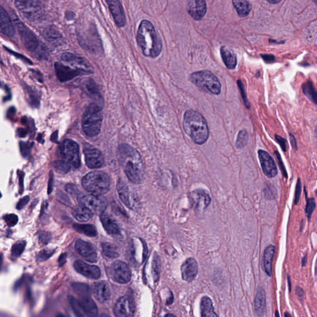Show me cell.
<instances>
[{"label": "cell", "mask_w": 317, "mask_h": 317, "mask_svg": "<svg viewBox=\"0 0 317 317\" xmlns=\"http://www.w3.org/2000/svg\"><path fill=\"white\" fill-rule=\"evenodd\" d=\"M118 158L128 178L133 183H141L144 179V166L139 152L130 145L120 144Z\"/></svg>", "instance_id": "1"}, {"label": "cell", "mask_w": 317, "mask_h": 317, "mask_svg": "<svg viewBox=\"0 0 317 317\" xmlns=\"http://www.w3.org/2000/svg\"><path fill=\"white\" fill-rule=\"evenodd\" d=\"M137 42L144 56L156 58L161 54L163 43L153 24L143 20L140 24L137 33Z\"/></svg>", "instance_id": "2"}, {"label": "cell", "mask_w": 317, "mask_h": 317, "mask_svg": "<svg viewBox=\"0 0 317 317\" xmlns=\"http://www.w3.org/2000/svg\"><path fill=\"white\" fill-rule=\"evenodd\" d=\"M183 128L186 134L196 144H204L209 137V128L207 121L197 111L189 110L185 113Z\"/></svg>", "instance_id": "3"}, {"label": "cell", "mask_w": 317, "mask_h": 317, "mask_svg": "<svg viewBox=\"0 0 317 317\" xmlns=\"http://www.w3.org/2000/svg\"><path fill=\"white\" fill-rule=\"evenodd\" d=\"M14 22L20 35L22 42L26 48L38 59H47L48 56L47 48L38 39L37 36L27 26L19 21L18 19H16Z\"/></svg>", "instance_id": "4"}, {"label": "cell", "mask_w": 317, "mask_h": 317, "mask_svg": "<svg viewBox=\"0 0 317 317\" xmlns=\"http://www.w3.org/2000/svg\"><path fill=\"white\" fill-rule=\"evenodd\" d=\"M82 185L87 192L95 195L106 194L110 189V179L103 171H94L87 174L82 180Z\"/></svg>", "instance_id": "5"}, {"label": "cell", "mask_w": 317, "mask_h": 317, "mask_svg": "<svg viewBox=\"0 0 317 317\" xmlns=\"http://www.w3.org/2000/svg\"><path fill=\"white\" fill-rule=\"evenodd\" d=\"M103 113L99 104H91L87 108L82 119V128L89 137H95L101 132Z\"/></svg>", "instance_id": "6"}, {"label": "cell", "mask_w": 317, "mask_h": 317, "mask_svg": "<svg viewBox=\"0 0 317 317\" xmlns=\"http://www.w3.org/2000/svg\"><path fill=\"white\" fill-rule=\"evenodd\" d=\"M190 80L206 93L214 95H218L221 93V84L212 72L203 70L193 72L191 74Z\"/></svg>", "instance_id": "7"}, {"label": "cell", "mask_w": 317, "mask_h": 317, "mask_svg": "<svg viewBox=\"0 0 317 317\" xmlns=\"http://www.w3.org/2000/svg\"><path fill=\"white\" fill-rule=\"evenodd\" d=\"M77 37L82 47L92 54H98L103 51L100 37L94 24L79 29Z\"/></svg>", "instance_id": "8"}, {"label": "cell", "mask_w": 317, "mask_h": 317, "mask_svg": "<svg viewBox=\"0 0 317 317\" xmlns=\"http://www.w3.org/2000/svg\"><path fill=\"white\" fill-rule=\"evenodd\" d=\"M16 8L26 18L37 21L44 16V8L40 0H15Z\"/></svg>", "instance_id": "9"}, {"label": "cell", "mask_w": 317, "mask_h": 317, "mask_svg": "<svg viewBox=\"0 0 317 317\" xmlns=\"http://www.w3.org/2000/svg\"><path fill=\"white\" fill-rule=\"evenodd\" d=\"M61 157L71 169L78 168L80 166L78 144L71 140H65L61 147Z\"/></svg>", "instance_id": "10"}, {"label": "cell", "mask_w": 317, "mask_h": 317, "mask_svg": "<svg viewBox=\"0 0 317 317\" xmlns=\"http://www.w3.org/2000/svg\"><path fill=\"white\" fill-rule=\"evenodd\" d=\"M79 205L88 208L93 213L101 214L107 207V200L100 195L79 194L77 196Z\"/></svg>", "instance_id": "11"}, {"label": "cell", "mask_w": 317, "mask_h": 317, "mask_svg": "<svg viewBox=\"0 0 317 317\" xmlns=\"http://www.w3.org/2000/svg\"><path fill=\"white\" fill-rule=\"evenodd\" d=\"M117 187L120 200L124 203L126 207L131 210H137L140 206L139 198L127 184L122 180H118Z\"/></svg>", "instance_id": "12"}, {"label": "cell", "mask_w": 317, "mask_h": 317, "mask_svg": "<svg viewBox=\"0 0 317 317\" xmlns=\"http://www.w3.org/2000/svg\"><path fill=\"white\" fill-rule=\"evenodd\" d=\"M110 275L116 282L125 284L130 282L132 273L127 263L122 261H117L111 265Z\"/></svg>", "instance_id": "13"}, {"label": "cell", "mask_w": 317, "mask_h": 317, "mask_svg": "<svg viewBox=\"0 0 317 317\" xmlns=\"http://www.w3.org/2000/svg\"><path fill=\"white\" fill-rule=\"evenodd\" d=\"M113 312L117 317H133L135 313L134 299L130 296H125L118 300L115 304Z\"/></svg>", "instance_id": "14"}, {"label": "cell", "mask_w": 317, "mask_h": 317, "mask_svg": "<svg viewBox=\"0 0 317 317\" xmlns=\"http://www.w3.org/2000/svg\"><path fill=\"white\" fill-rule=\"evenodd\" d=\"M258 154L261 168H262L265 175L269 178L275 177L277 176L278 169L272 157L267 151L261 149L259 150Z\"/></svg>", "instance_id": "15"}, {"label": "cell", "mask_w": 317, "mask_h": 317, "mask_svg": "<svg viewBox=\"0 0 317 317\" xmlns=\"http://www.w3.org/2000/svg\"><path fill=\"white\" fill-rule=\"evenodd\" d=\"M62 60L74 69L80 70L84 73H90L93 71L90 64L85 59L71 53H65L62 55Z\"/></svg>", "instance_id": "16"}, {"label": "cell", "mask_w": 317, "mask_h": 317, "mask_svg": "<svg viewBox=\"0 0 317 317\" xmlns=\"http://www.w3.org/2000/svg\"><path fill=\"white\" fill-rule=\"evenodd\" d=\"M84 154L87 166L91 169H98L103 166L104 158L103 153L99 149L91 146L85 147Z\"/></svg>", "instance_id": "17"}, {"label": "cell", "mask_w": 317, "mask_h": 317, "mask_svg": "<svg viewBox=\"0 0 317 317\" xmlns=\"http://www.w3.org/2000/svg\"><path fill=\"white\" fill-rule=\"evenodd\" d=\"M75 249L79 255L89 262L96 263L98 261V254L91 244L77 240L75 243Z\"/></svg>", "instance_id": "18"}, {"label": "cell", "mask_w": 317, "mask_h": 317, "mask_svg": "<svg viewBox=\"0 0 317 317\" xmlns=\"http://www.w3.org/2000/svg\"><path fill=\"white\" fill-rule=\"evenodd\" d=\"M190 199L197 211H202L207 209L211 202L210 195L203 190H196L190 193Z\"/></svg>", "instance_id": "19"}, {"label": "cell", "mask_w": 317, "mask_h": 317, "mask_svg": "<svg viewBox=\"0 0 317 317\" xmlns=\"http://www.w3.org/2000/svg\"><path fill=\"white\" fill-rule=\"evenodd\" d=\"M187 10L193 19L201 20L204 18L207 11L205 0H188Z\"/></svg>", "instance_id": "20"}, {"label": "cell", "mask_w": 317, "mask_h": 317, "mask_svg": "<svg viewBox=\"0 0 317 317\" xmlns=\"http://www.w3.org/2000/svg\"><path fill=\"white\" fill-rule=\"evenodd\" d=\"M112 14L115 23L119 28L124 27L127 23L124 9L120 0H106Z\"/></svg>", "instance_id": "21"}, {"label": "cell", "mask_w": 317, "mask_h": 317, "mask_svg": "<svg viewBox=\"0 0 317 317\" xmlns=\"http://www.w3.org/2000/svg\"><path fill=\"white\" fill-rule=\"evenodd\" d=\"M74 269L79 274L90 279L98 280L101 277L100 268L95 265H91L82 260H77L74 263Z\"/></svg>", "instance_id": "22"}, {"label": "cell", "mask_w": 317, "mask_h": 317, "mask_svg": "<svg viewBox=\"0 0 317 317\" xmlns=\"http://www.w3.org/2000/svg\"><path fill=\"white\" fill-rule=\"evenodd\" d=\"M55 70L58 78L62 82L71 80L75 77L79 76L81 73H84L80 70L71 69V68L60 64V63H56L55 64Z\"/></svg>", "instance_id": "23"}, {"label": "cell", "mask_w": 317, "mask_h": 317, "mask_svg": "<svg viewBox=\"0 0 317 317\" xmlns=\"http://www.w3.org/2000/svg\"><path fill=\"white\" fill-rule=\"evenodd\" d=\"M198 266L194 258H190L183 263L181 267L182 279L185 282H191L195 280L198 274Z\"/></svg>", "instance_id": "24"}, {"label": "cell", "mask_w": 317, "mask_h": 317, "mask_svg": "<svg viewBox=\"0 0 317 317\" xmlns=\"http://www.w3.org/2000/svg\"><path fill=\"white\" fill-rule=\"evenodd\" d=\"M92 290H93L94 297L101 304H107L110 301V289L106 282L94 283Z\"/></svg>", "instance_id": "25"}, {"label": "cell", "mask_w": 317, "mask_h": 317, "mask_svg": "<svg viewBox=\"0 0 317 317\" xmlns=\"http://www.w3.org/2000/svg\"><path fill=\"white\" fill-rule=\"evenodd\" d=\"M100 219L104 229L108 234L115 237L121 236L120 227L112 217L108 216L107 214L103 213L101 214Z\"/></svg>", "instance_id": "26"}, {"label": "cell", "mask_w": 317, "mask_h": 317, "mask_svg": "<svg viewBox=\"0 0 317 317\" xmlns=\"http://www.w3.org/2000/svg\"><path fill=\"white\" fill-rule=\"evenodd\" d=\"M0 14H1V27H0L1 33L7 37H13L14 33H15V31H14L15 29H14L13 24L12 23L8 14L2 6Z\"/></svg>", "instance_id": "27"}, {"label": "cell", "mask_w": 317, "mask_h": 317, "mask_svg": "<svg viewBox=\"0 0 317 317\" xmlns=\"http://www.w3.org/2000/svg\"><path fill=\"white\" fill-rule=\"evenodd\" d=\"M79 302L84 310L86 316L89 317H96L98 316V309L95 302L90 297L88 296H79Z\"/></svg>", "instance_id": "28"}, {"label": "cell", "mask_w": 317, "mask_h": 317, "mask_svg": "<svg viewBox=\"0 0 317 317\" xmlns=\"http://www.w3.org/2000/svg\"><path fill=\"white\" fill-rule=\"evenodd\" d=\"M255 312L256 316H265L266 312V296L263 288L259 287L256 292L255 303Z\"/></svg>", "instance_id": "29"}, {"label": "cell", "mask_w": 317, "mask_h": 317, "mask_svg": "<svg viewBox=\"0 0 317 317\" xmlns=\"http://www.w3.org/2000/svg\"><path fill=\"white\" fill-rule=\"evenodd\" d=\"M275 252V247L270 245L264 251L263 264V270L269 277L272 275V261Z\"/></svg>", "instance_id": "30"}, {"label": "cell", "mask_w": 317, "mask_h": 317, "mask_svg": "<svg viewBox=\"0 0 317 317\" xmlns=\"http://www.w3.org/2000/svg\"><path fill=\"white\" fill-rule=\"evenodd\" d=\"M221 54L222 60L227 69L234 70L236 69L237 64L236 55L230 51L226 47H221Z\"/></svg>", "instance_id": "31"}, {"label": "cell", "mask_w": 317, "mask_h": 317, "mask_svg": "<svg viewBox=\"0 0 317 317\" xmlns=\"http://www.w3.org/2000/svg\"><path fill=\"white\" fill-rule=\"evenodd\" d=\"M74 218L79 222H84L89 221L93 217V212L88 208L83 207H77L74 208L72 212Z\"/></svg>", "instance_id": "32"}, {"label": "cell", "mask_w": 317, "mask_h": 317, "mask_svg": "<svg viewBox=\"0 0 317 317\" xmlns=\"http://www.w3.org/2000/svg\"><path fill=\"white\" fill-rule=\"evenodd\" d=\"M201 316L202 317H217L214 311L211 300L208 297H203L201 301Z\"/></svg>", "instance_id": "33"}, {"label": "cell", "mask_w": 317, "mask_h": 317, "mask_svg": "<svg viewBox=\"0 0 317 317\" xmlns=\"http://www.w3.org/2000/svg\"><path fill=\"white\" fill-rule=\"evenodd\" d=\"M232 4L241 17H246L250 13L251 5L248 0H232Z\"/></svg>", "instance_id": "34"}, {"label": "cell", "mask_w": 317, "mask_h": 317, "mask_svg": "<svg viewBox=\"0 0 317 317\" xmlns=\"http://www.w3.org/2000/svg\"><path fill=\"white\" fill-rule=\"evenodd\" d=\"M43 35L48 42L54 45H59L63 42L61 34L54 28H48L43 31Z\"/></svg>", "instance_id": "35"}, {"label": "cell", "mask_w": 317, "mask_h": 317, "mask_svg": "<svg viewBox=\"0 0 317 317\" xmlns=\"http://www.w3.org/2000/svg\"><path fill=\"white\" fill-rule=\"evenodd\" d=\"M302 89L307 98H308L312 103L317 105V92L313 83L310 81L306 82V83L302 84Z\"/></svg>", "instance_id": "36"}, {"label": "cell", "mask_w": 317, "mask_h": 317, "mask_svg": "<svg viewBox=\"0 0 317 317\" xmlns=\"http://www.w3.org/2000/svg\"><path fill=\"white\" fill-rule=\"evenodd\" d=\"M73 227L77 232L91 237H95L98 235L96 227L91 224H74Z\"/></svg>", "instance_id": "37"}, {"label": "cell", "mask_w": 317, "mask_h": 317, "mask_svg": "<svg viewBox=\"0 0 317 317\" xmlns=\"http://www.w3.org/2000/svg\"><path fill=\"white\" fill-rule=\"evenodd\" d=\"M72 287L79 297L91 295L90 287L84 283L74 282L72 284Z\"/></svg>", "instance_id": "38"}, {"label": "cell", "mask_w": 317, "mask_h": 317, "mask_svg": "<svg viewBox=\"0 0 317 317\" xmlns=\"http://www.w3.org/2000/svg\"><path fill=\"white\" fill-rule=\"evenodd\" d=\"M102 248L104 255L109 258H115L118 256V252L114 246L110 243H103Z\"/></svg>", "instance_id": "39"}, {"label": "cell", "mask_w": 317, "mask_h": 317, "mask_svg": "<svg viewBox=\"0 0 317 317\" xmlns=\"http://www.w3.org/2000/svg\"><path fill=\"white\" fill-rule=\"evenodd\" d=\"M69 301L72 310H73L74 313L76 314L77 316H86V314L84 313L83 307H82L79 300L74 298L73 296H69Z\"/></svg>", "instance_id": "40"}, {"label": "cell", "mask_w": 317, "mask_h": 317, "mask_svg": "<svg viewBox=\"0 0 317 317\" xmlns=\"http://www.w3.org/2000/svg\"><path fill=\"white\" fill-rule=\"evenodd\" d=\"M26 243L25 241H19L14 244L11 248V256L13 258H18L23 253L25 249Z\"/></svg>", "instance_id": "41"}, {"label": "cell", "mask_w": 317, "mask_h": 317, "mask_svg": "<svg viewBox=\"0 0 317 317\" xmlns=\"http://www.w3.org/2000/svg\"><path fill=\"white\" fill-rule=\"evenodd\" d=\"M248 140V135L247 131L246 130H241L238 135V137H237L236 145L237 147L239 148H242L246 146Z\"/></svg>", "instance_id": "42"}, {"label": "cell", "mask_w": 317, "mask_h": 317, "mask_svg": "<svg viewBox=\"0 0 317 317\" xmlns=\"http://www.w3.org/2000/svg\"><path fill=\"white\" fill-rule=\"evenodd\" d=\"M316 208V200L314 198H307V204L306 207V213L309 221L311 220L312 213Z\"/></svg>", "instance_id": "43"}, {"label": "cell", "mask_w": 317, "mask_h": 317, "mask_svg": "<svg viewBox=\"0 0 317 317\" xmlns=\"http://www.w3.org/2000/svg\"><path fill=\"white\" fill-rule=\"evenodd\" d=\"M55 252L54 250H51V249H44L40 251L37 256V260L38 262H42V261H47L49 259L51 256L54 255Z\"/></svg>", "instance_id": "44"}, {"label": "cell", "mask_w": 317, "mask_h": 317, "mask_svg": "<svg viewBox=\"0 0 317 317\" xmlns=\"http://www.w3.org/2000/svg\"><path fill=\"white\" fill-rule=\"evenodd\" d=\"M52 236L50 233L45 231H40L38 232V241L41 245L46 246L51 240Z\"/></svg>", "instance_id": "45"}, {"label": "cell", "mask_w": 317, "mask_h": 317, "mask_svg": "<svg viewBox=\"0 0 317 317\" xmlns=\"http://www.w3.org/2000/svg\"><path fill=\"white\" fill-rule=\"evenodd\" d=\"M4 220L9 227H13L18 223V217L14 214H6L4 216Z\"/></svg>", "instance_id": "46"}, {"label": "cell", "mask_w": 317, "mask_h": 317, "mask_svg": "<svg viewBox=\"0 0 317 317\" xmlns=\"http://www.w3.org/2000/svg\"><path fill=\"white\" fill-rule=\"evenodd\" d=\"M275 154L276 157H277L278 165H279L281 171H282V176H284L285 178H287V173L286 169H285L284 164V163H283L282 157H281V155L279 153V152H278V151H275Z\"/></svg>", "instance_id": "47"}, {"label": "cell", "mask_w": 317, "mask_h": 317, "mask_svg": "<svg viewBox=\"0 0 317 317\" xmlns=\"http://www.w3.org/2000/svg\"><path fill=\"white\" fill-rule=\"evenodd\" d=\"M302 192V184L301 179L298 178L297 180L296 190H295L294 196V205L298 204L299 202L300 197H301Z\"/></svg>", "instance_id": "48"}, {"label": "cell", "mask_w": 317, "mask_h": 317, "mask_svg": "<svg viewBox=\"0 0 317 317\" xmlns=\"http://www.w3.org/2000/svg\"><path fill=\"white\" fill-rule=\"evenodd\" d=\"M65 190H66L67 192L72 196H77V197L79 194L78 189H77L76 186L73 185V184H68L65 187Z\"/></svg>", "instance_id": "49"}, {"label": "cell", "mask_w": 317, "mask_h": 317, "mask_svg": "<svg viewBox=\"0 0 317 317\" xmlns=\"http://www.w3.org/2000/svg\"><path fill=\"white\" fill-rule=\"evenodd\" d=\"M276 141L280 144L281 147L283 150V151L286 152L287 151V141L286 140L284 139L280 135H275Z\"/></svg>", "instance_id": "50"}, {"label": "cell", "mask_w": 317, "mask_h": 317, "mask_svg": "<svg viewBox=\"0 0 317 317\" xmlns=\"http://www.w3.org/2000/svg\"><path fill=\"white\" fill-rule=\"evenodd\" d=\"M238 84H239V88H240L241 89V94H242V96H243V98L244 99V103H245V105L246 107L249 108H250V105L248 102L247 99V96L245 93V91H244L243 84V83H242V82L241 81H238Z\"/></svg>", "instance_id": "51"}, {"label": "cell", "mask_w": 317, "mask_h": 317, "mask_svg": "<svg viewBox=\"0 0 317 317\" xmlns=\"http://www.w3.org/2000/svg\"><path fill=\"white\" fill-rule=\"evenodd\" d=\"M29 201H30V197H29L28 196H26V197L22 198L21 200H19V202L16 205L17 209L18 210L23 209V208L28 204Z\"/></svg>", "instance_id": "52"}, {"label": "cell", "mask_w": 317, "mask_h": 317, "mask_svg": "<svg viewBox=\"0 0 317 317\" xmlns=\"http://www.w3.org/2000/svg\"><path fill=\"white\" fill-rule=\"evenodd\" d=\"M261 57H262L264 61L266 63H268V64H271V63L275 62V58L272 55H261Z\"/></svg>", "instance_id": "53"}, {"label": "cell", "mask_w": 317, "mask_h": 317, "mask_svg": "<svg viewBox=\"0 0 317 317\" xmlns=\"http://www.w3.org/2000/svg\"><path fill=\"white\" fill-rule=\"evenodd\" d=\"M289 139L290 144H291L292 149H293L294 151H297V149L298 148H297V142L296 138H295L293 135L289 134Z\"/></svg>", "instance_id": "54"}, {"label": "cell", "mask_w": 317, "mask_h": 317, "mask_svg": "<svg viewBox=\"0 0 317 317\" xmlns=\"http://www.w3.org/2000/svg\"><path fill=\"white\" fill-rule=\"evenodd\" d=\"M67 258V253H63L61 255H60L59 259V263L60 267H62V266L64 265L65 262H66Z\"/></svg>", "instance_id": "55"}, {"label": "cell", "mask_w": 317, "mask_h": 317, "mask_svg": "<svg viewBox=\"0 0 317 317\" xmlns=\"http://www.w3.org/2000/svg\"><path fill=\"white\" fill-rule=\"evenodd\" d=\"M296 292L297 296L300 297V298H302L304 296V290L302 289L301 287L297 286L296 288Z\"/></svg>", "instance_id": "56"}, {"label": "cell", "mask_w": 317, "mask_h": 317, "mask_svg": "<svg viewBox=\"0 0 317 317\" xmlns=\"http://www.w3.org/2000/svg\"><path fill=\"white\" fill-rule=\"evenodd\" d=\"M307 261V255H306L302 259V267H305V266L306 265Z\"/></svg>", "instance_id": "57"}, {"label": "cell", "mask_w": 317, "mask_h": 317, "mask_svg": "<svg viewBox=\"0 0 317 317\" xmlns=\"http://www.w3.org/2000/svg\"><path fill=\"white\" fill-rule=\"evenodd\" d=\"M267 1L271 4H276L279 3L282 0H267Z\"/></svg>", "instance_id": "58"}, {"label": "cell", "mask_w": 317, "mask_h": 317, "mask_svg": "<svg viewBox=\"0 0 317 317\" xmlns=\"http://www.w3.org/2000/svg\"><path fill=\"white\" fill-rule=\"evenodd\" d=\"M287 282H288V285H289V292H290L291 291L292 285H291V282H290L289 276H288L287 277Z\"/></svg>", "instance_id": "59"}, {"label": "cell", "mask_w": 317, "mask_h": 317, "mask_svg": "<svg viewBox=\"0 0 317 317\" xmlns=\"http://www.w3.org/2000/svg\"><path fill=\"white\" fill-rule=\"evenodd\" d=\"M284 317H291V315H290L289 314H288L287 312H285V313L284 314Z\"/></svg>", "instance_id": "60"}, {"label": "cell", "mask_w": 317, "mask_h": 317, "mask_svg": "<svg viewBox=\"0 0 317 317\" xmlns=\"http://www.w3.org/2000/svg\"><path fill=\"white\" fill-rule=\"evenodd\" d=\"M275 316L276 317H279L280 316V315L278 314V312L277 311L276 312V316Z\"/></svg>", "instance_id": "61"}, {"label": "cell", "mask_w": 317, "mask_h": 317, "mask_svg": "<svg viewBox=\"0 0 317 317\" xmlns=\"http://www.w3.org/2000/svg\"><path fill=\"white\" fill-rule=\"evenodd\" d=\"M314 1L315 2V3H316L317 5V0H314Z\"/></svg>", "instance_id": "62"}, {"label": "cell", "mask_w": 317, "mask_h": 317, "mask_svg": "<svg viewBox=\"0 0 317 317\" xmlns=\"http://www.w3.org/2000/svg\"><path fill=\"white\" fill-rule=\"evenodd\" d=\"M166 316H173V315L169 314V315H166Z\"/></svg>", "instance_id": "63"}, {"label": "cell", "mask_w": 317, "mask_h": 317, "mask_svg": "<svg viewBox=\"0 0 317 317\" xmlns=\"http://www.w3.org/2000/svg\"><path fill=\"white\" fill-rule=\"evenodd\" d=\"M316 195H317V190L316 191Z\"/></svg>", "instance_id": "64"}]
</instances>
